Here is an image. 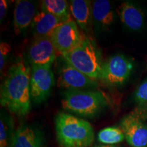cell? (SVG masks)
I'll list each match as a JSON object with an SVG mask.
<instances>
[{"instance_id": "277c9868", "label": "cell", "mask_w": 147, "mask_h": 147, "mask_svg": "<svg viewBox=\"0 0 147 147\" xmlns=\"http://www.w3.org/2000/svg\"><path fill=\"white\" fill-rule=\"evenodd\" d=\"M61 57L65 62L86 76L96 80L100 79L103 63L98 51L89 38L71 52Z\"/></svg>"}, {"instance_id": "8fae6325", "label": "cell", "mask_w": 147, "mask_h": 147, "mask_svg": "<svg viewBox=\"0 0 147 147\" xmlns=\"http://www.w3.org/2000/svg\"><path fill=\"white\" fill-rule=\"evenodd\" d=\"M10 147H45V133L35 124H24L14 131Z\"/></svg>"}, {"instance_id": "6da1fadb", "label": "cell", "mask_w": 147, "mask_h": 147, "mask_svg": "<svg viewBox=\"0 0 147 147\" xmlns=\"http://www.w3.org/2000/svg\"><path fill=\"white\" fill-rule=\"evenodd\" d=\"M31 71L23 60L18 59L11 65L1 86V105L18 117L27 115L30 111Z\"/></svg>"}, {"instance_id": "30bf717a", "label": "cell", "mask_w": 147, "mask_h": 147, "mask_svg": "<svg viewBox=\"0 0 147 147\" xmlns=\"http://www.w3.org/2000/svg\"><path fill=\"white\" fill-rule=\"evenodd\" d=\"M57 53L50 37H35L29 47L28 58L32 66L52 65Z\"/></svg>"}, {"instance_id": "44dd1931", "label": "cell", "mask_w": 147, "mask_h": 147, "mask_svg": "<svg viewBox=\"0 0 147 147\" xmlns=\"http://www.w3.org/2000/svg\"><path fill=\"white\" fill-rule=\"evenodd\" d=\"M11 51L10 45L8 42H1L0 43V71H2L5 68V64Z\"/></svg>"}, {"instance_id": "5b68a950", "label": "cell", "mask_w": 147, "mask_h": 147, "mask_svg": "<svg viewBox=\"0 0 147 147\" xmlns=\"http://www.w3.org/2000/svg\"><path fill=\"white\" fill-rule=\"evenodd\" d=\"M147 107L138 108L123 117L119 127L123 131L125 139L131 147H147Z\"/></svg>"}, {"instance_id": "603a6c76", "label": "cell", "mask_w": 147, "mask_h": 147, "mask_svg": "<svg viewBox=\"0 0 147 147\" xmlns=\"http://www.w3.org/2000/svg\"><path fill=\"white\" fill-rule=\"evenodd\" d=\"M91 147H119L116 146V145H107V144H99L95 145V146H93Z\"/></svg>"}, {"instance_id": "d6986e66", "label": "cell", "mask_w": 147, "mask_h": 147, "mask_svg": "<svg viewBox=\"0 0 147 147\" xmlns=\"http://www.w3.org/2000/svg\"><path fill=\"white\" fill-rule=\"evenodd\" d=\"M125 139L123 131L120 127L113 126L102 129L97 134V140L102 144L115 145Z\"/></svg>"}, {"instance_id": "7c38bea8", "label": "cell", "mask_w": 147, "mask_h": 147, "mask_svg": "<svg viewBox=\"0 0 147 147\" xmlns=\"http://www.w3.org/2000/svg\"><path fill=\"white\" fill-rule=\"evenodd\" d=\"M120 20L132 32H139L144 27L145 16L140 7L130 1L121 3L117 8Z\"/></svg>"}, {"instance_id": "2e32d148", "label": "cell", "mask_w": 147, "mask_h": 147, "mask_svg": "<svg viewBox=\"0 0 147 147\" xmlns=\"http://www.w3.org/2000/svg\"><path fill=\"white\" fill-rule=\"evenodd\" d=\"M92 16L100 29H105L113 25L115 19L111 3L108 0H96L92 3Z\"/></svg>"}, {"instance_id": "ffe728a7", "label": "cell", "mask_w": 147, "mask_h": 147, "mask_svg": "<svg viewBox=\"0 0 147 147\" xmlns=\"http://www.w3.org/2000/svg\"><path fill=\"white\" fill-rule=\"evenodd\" d=\"M134 100L139 106L147 107V78L136 88L134 93Z\"/></svg>"}, {"instance_id": "e0dca14e", "label": "cell", "mask_w": 147, "mask_h": 147, "mask_svg": "<svg viewBox=\"0 0 147 147\" xmlns=\"http://www.w3.org/2000/svg\"><path fill=\"white\" fill-rule=\"evenodd\" d=\"M40 5L42 11L52 14L64 21L72 19L69 3L65 0H44Z\"/></svg>"}, {"instance_id": "9c48e42d", "label": "cell", "mask_w": 147, "mask_h": 147, "mask_svg": "<svg viewBox=\"0 0 147 147\" xmlns=\"http://www.w3.org/2000/svg\"><path fill=\"white\" fill-rule=\"evenodd\" d=\"M59 69L58 85L67 90H85L95 88L97 80L86 76L64 61Z\"/></svg>"}, {"instance_id": "ba28073f", "label": "cell", "mask_w": 147, "mask_h": 147, "mask_svg": "<svg viewBox=\"0 0 147 147\" xmlns=\"http://www.w3.org/2000/svg\"><path fill=\"white\" fill-rule=\"evenodd\" d=\"M55 85L54 74L51 65H33L31 71V97L36 104L45 102L51 95Z\"/></svg>"}, {"instance_id": "ac0fdd59", "label": "cell", "mask_w": 147, "mask_h": 147, "mask_svg": "<svg viewBox=\"0 0 147 147\" xmlns=\"http://www.w3.org/2000/svg\"><path fill=\"white\" fill-rule=\"evenodd\" d=\"M14 134L13 119L1 112L0 118V147H10Z\"/></svg>"}, {"instance_id": "4fadbf2b", "label": "cell", "mask_w": 147, "mask_h": 147, "mask_svg": "<svg viewBox=\"0 0 147 147\" xmlns=\"http://www.w3.org/2000/svg\"><path fill=\"white\" fill-rule=\"evenodd\" d=\"M37 12L34 2L27 0H18L14 10V31L16 35L21 34L32 23Z\"/></svg>"}, {"instance_id": "3957f363", "label": "cell", "mask_w": 147, "mask_h": 147, "mask_svg": "<svg viewBox=\"0 0 147 147\" xmlns=\"http://www.w3.org/2000/svg\"><path fill=\"white\" fill-rule=\"evenodd\" d=\"M110 102L107 94L99 90H67L63 93L61 105L67 111L92 118L108 107Z\"/></svg>"}, {"instance_id": "7402d4cb", "label": "cell", "mask_w": 147, "mask_h": 147, "mask_svg": "<svg viewBox=\"0 0 147 147\" xmlns=\"http://www.w3.org/2000/svg\"><path fill=\"white\" fill-rule=\"evenodd\" d=\"M7 8H8V1L5 0H1L0 1V21L1 22L5 17Z\"/></svg>"}, {"instance_id": "8992f818", "label": "cell", "mask_w": 147, "mask_h": 147, "mask_svg": "<svg viewBox=\"0 0 147 147\" xmlns=\"http://www.w3.org/2000/svg\"><path fill=\"white\" fill-rule=\"evenodd\" d=\"M133 70L132 61L119 53L110 57L102 64L100 80L110 87H119L126 83Z\"/></svg>"}, {"instance_id": "5bb4252c", "label": "cell", "mask_w": 147, "mask_h": 147, "mask_svg": "<svg viewBox=\"0 0 147 147\" xmlns=\"http://www.w3.org/2000/svg\"><path fill=\"white\" fill-rule=\"evenodd\" d=\"M71 14L78 26L89 34L92 30V3L87 0H72L69 3Z\"/></svg>"}, {"instance_id": "9a60e30c", "label": "cell", "mask_w": 147, "mask_h": 147, "mask_svg": "<svg viewBox=\"0 0 147 147\" xmlns=\"http://www.w3.org/2000/svg\"><path fill=\"white\" fill-rule=\"evenodd\" d=\"M65 22L49 12H38L32 23L35 37H50L55 29Z\"/></svg>"}, {"instance_id": "52a82bcc", "label": "cell", "mask_w": 147, "mask_h": 147, "mask_svg": "<svg viewBox=\"0 0 147 147\" xmlns=\"http://www.w3.org/2000/svg\"><path fill=\"white\" fill-rule=\"evenodd\" d=\"M50 38L58 54L61 55L71 52L88 38L79 30L78 25L72 19L59 25Z\"/></svg>"}, {"instance_id": "7a4b0ae2", "label": "cell", "mask_w": 147, "mask_h": 147, "mask_svg": "<svg viewBox=\"0 0 147 147\" xmlns=\"http://www.w3.org/2000/svg\"><path fill=\"white\" fill-rule=\"evenodd\" d=\"M55 127L60 147H91L94 142V130L90 123L71 114H57Z\"/></svg>"}]
</instances>
